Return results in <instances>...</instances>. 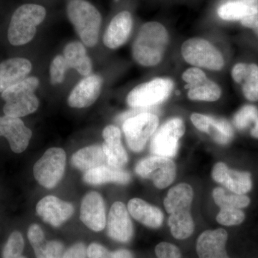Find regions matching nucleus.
<instances>
[{
    "label": "nucleus",
    "mask_w": 258,
    "mask_h": 258,
    "mask_svg": "<svg viewBox=\"0 0 258 258\" xmlns=\"http://www.w3.org/2000/svg\"><path fill=\"white\" fill-rule=\"evenodd\" d=\"M169 42V33L164 25L148 22L139 30L134 42L133 56L141 66L152 67L162 60Z\"/></svg>",
    "instance_id": "1"
},
{
    "label": "nucleus",
    "mask_w": 258,
    "mask_h": 258,
    "mask_svg": "<svg viewBox=\"0 0 258 258\" xmlns=\"http://www.w3.org/2000/svg\"><path fill=\"white\" fill-rule=\"evenodd\" d=\"M46 17V10L41 5L25 4L15 10L10 20L8 38L14 46H21L31 41L37 27Z\"/></svg>",
    "instance_id": "2"
},
{
    "label": "nucleus",
    "mask_w": 258,
    "mask_h": 258,
    "mask_svg": "<svg viewBox=\"0 0 258 258\" xmlns=\"http://www.w3.org/2000/svg\"><path fill=\"white\" fill-rule=\"evenodd\" d=\"M67 15L83 43L90 47L96 45L102 21L99 11L86 0H71Z\"/></svg>",
    "instance_id": "3"
},
{
    "label": "nucleus",
    "mask_w": 258,
    "mask_h": 258,
    "mask_svg": "<svg viewBox=\"0 0 258 258\" xmlns=\"http://www.w3.org/2000/svg\"><path fill=\"white\" fill-rule=\"evenodd\" d=\"M181 55L186 62L196 68L220 71L225 66L220 50L200 37H193L185 41L181 46Z\"/></svg>",
    "instance_id": "4"
},
{
    "label": "nucleus",
    "mask_w": 258,
    "mask_h": 258,
    "mask_svg": "<svg viewBox=\"0 0 258 258\" xmlns=\"http://www.w3.org/2000/svg\"><path fill=\"white\" fill-rule=\"evenodd\" d=\"M173 88L171 80L155 79L134 88L127 96V103L132 108H153L166 101Z\"/></svg>",
    "instance_id": "5"
},
{
    "label": "nucleus",
    "mask_w": 258,
    "mask_h": 258,
    "mask_svg": "<svg viewBox=\"0 0 258 258\" xmlns=\"http://www.w3.org/2000/svg\"><path fill=\"white\" fill-rule=\"evenodd\" d=\"M159 122L157 115L151 112L139 113L125 120L123 130L129 149L134 152H142L157 131Z\"/></svg>",
    "instance_id": "6"
},
{
    "label": "nucleus",
    "mask_w": 258,
    "mask_h": 258,
    "mask_svg": "<svg viewBox=\"0 0 258 258\" xmlns=\"http://www.w3.org/2000/svg\"><path fill=\"white\" fill-rule=\"evenodd\" d=\"M66 154L60 148H50L35 163L33 174L37 182L52 189L60 182L66 169Z\"/></svg>",
    "instance_id": "7"
},
{
    "label": "nucleus",
    "mask_w": 258,
    "mask_h": 258,
    "mask_svg": "<svg viewBox=\"0 0 258 258\" xmlns=\"http://www.w3.org/2000/svg\"><path fill=\"white\" fill-rule=\"evenodd\" d=\"M184 122L180 118H171L156 131L151 142L153 154L167 158L175 157L179 139L184 135Z\"/></svg>",
    "instance_id": "8"
},
{
    "label": "nucleus",
    "mask_w": 258,
    "mask_h": 258,
    "mask_svg": "<svg viewBox=\"0 0 258 258\" xmlns=\"http://www.w3.org/2000/svg\"><path fill=\"white\" fill-rule=\"evenodd\" d=\"M136 172L144 179H150L159 189H164L174 181L176 168L170 158L152 156L142 159L136 166Z\"/></svg>",
    "instance_id": "9"
},
{
    "label": "nucleus",
    "mask_w": 258,
    "mask_h": 258,
    "mask_svg": "<svg viewBox=\"0 0 258 258\" xmlns=\"http://www.w3.org/2000/svg\"><path fill=\"white\" fill-rule=\"evenodd\" d=\"M182 79L187 83V96L191 101H216L221 96L220 86L208 79L206 74L198 68L186 70Z\"/></svg>",
    "instance_id": "10"
},
{
    "label": "nucleus",
    "mask_w": 258,
    "mask_h": 258,
    "mask_svg": "<svg viewBox=\"0 0 258 258\" xmlns=\"http://www.w3.org/2000/svg\"><path fill=\"white\" fill-rule=\"evenodd\" d=\"M108 235L117 242L126 243L132 240L134 227L124 204L115 202L112 205L107 221Z\"/></svg>",
    "instance_id": "11"
},
{
    "label": "nucleus",
    "mask_w": 258,
    "mask_h": 258,
    "mask_svg": "<svg viewBox=\"0 0 258 258\" xmlns=\"http://www.w3.org/2000/svg\"><path fill=\"white\" fill-rule=\"evenodd\" d=\"M32 132L20 118L0 116V137H6L13 152L20 154L26 150Z\"/></svg>",
    "instance_id": "12"
},
{
    "label": "nucleus",
    "mask_w": 258,
    "mask_h": 258,
    "mask_svg": "<svg viewBox=\"0 0 258 258\" xmlns=\"http://www.w3.org/2000/svg\"><path fill=\"white\" fill-rule=\"evenodd\" d=\"M80 218L85 225L95 232H101L106 225V208L101 195L91 191L83 198Z\"/></svg>",
    "instance_id": "13"
},
{
    "label": "nucleus",
    "mask_w": 258,
    "mask_h": 258,
    "mask_svg": "<svg viewBox=\"0 0 258 258\" xmlns=\"http://www.w3.org/2000/svg\"><path fill=\"white\" fill-rule=\"evenodd\" d=\"M212 179L223 184L232 192L244 195L252 189V183L249 172L229 169L225 163L218 162L212 169Z\"/></svg>",
    "instance_id": "14"
},
{
    "label": "nucleus",
    "mask_w": 258,
    "mask_h": 258,
    "mask_svg": "<svg viewBox=\"0 0 258 258\" xmlns=\"http://www.w3.org/2000/svg\"><path fill=\"white\" fill-rule=\"evenodd\" d=\"M103 79L98 75H91L80 81L70 93L68 103L72 108H87L98 99L101 92Z\"/></svg>",
    "instance_id": "15"
},
{
    "label": "nucleus",
    "mask_w": 258,
    "mask_h": 258,
    "mask_svg": "<svg viewBox=\"0 0 258 258\" xmlns=\"http://www.w3.org/2000/svg\"><path fill=\"white\" fill-rule=\"evenodd\" d=\"M37 215L47 223L60 227L72 216L74 206L55 196H46L39 201L36 206Z\"/></svg>",
    "instance_id": "16"
},
{
    "label": "nucleus",
    "mask_w": 258,
    "mask_h": 258,
    "mask_svg": "<svg viewBox=\"0 0 258 258\" xmlns=\"http://www.w3.org/2000/svg\"><path fill=\"white\" fill-rule=\"evenodd\" d=\"M133 28V17L128 10L120 11L110 22L104 36L103 42L110 49L122 46L128 40Z\"/></svg>",
    "instance_id": "17"
},
{
    "label": "nucleus",
    "mask_w": 258,
    "mask_h": 258,
    "mask_svg": "<svg viewBox=\"0 0 258 258\" xmlns=\"http://www.w3.org/2000/svg\"><path fill=\"white\" fill-rule=\"evenodd\" d=\"M227 238V232L223 229L205 231L197 242L199 258H230L225 249Z\"/></svg>",
    "instance_id": "18"
},
{
    "label": "nucleus",
    "mask_w": 258,
    "mask_h": 258,
    "mask_svg": "<svg viewBox=\"0 0 258 258\" xmlns=\"http://www.w3.org/2000/svg\"><path fill=\"white\" fill-rule=\"evenodd\" d=\"M104 143L102 145L108 165L122 168L128 162V154L121 143L120 129L115 125L106 126L103 132Z\"/></svg>",
    "instance_id": "19"
},
{
    "label": "nucleus",
    "mask_w": 258,
    "mask_h": 258,
    "mask_svg": "<svg viewBox=\"0 0 258 258\" xmlns=\"http://www.w3.org/2000/svg\"><path fill=\"white\" fill-rule=\"evenodd\" d=\"M31 62L23 57H13L0 63V93L26 79L31 72Z\"/></svg>",
    "instance_id": "20"
},
{
    "label": "nucleus",
    "mask_w": 258,
    "mask_h": 258,
    "mask_svg": "<svg viewBox=\"0 0 258 258\" xmlns=\"http://www.w3.org/2000/svg\"><path fill=\"white\" fill-rule=\"evenodd\" d=\"M258 13V0H220L217 8L219 18L225 21H237Z\"/></svg>",
    "instance_id": "21"
},
{
    "label": "nucleus",
    "mask_w": 258,
    "mask_h": 258,
    "mask_svg": "<svg viewBox=\"0 0 258 258\" xmlns=\"http://www.w3.org/2000/svg\"><path fill=\"white\" fill-rule=\"evenodd\" d=\"M196 128L208 134L218 144H227L233 139V128L227 120L222 118L200 115L196 120Z\"/></svg>",
    "instance_id": "22"
},
{
    "label": "nucleus",
    "mask_w": 258,
    "mask_h": 258,
    "mask_svg": "<svg viewBox=\"0 0 258 258\" xmlns=\"http://www.w3.org/2000/svg\"><path fill=\"white\" fill-rule=\"evenodd\" d=\"M128 210L137 221L151 228H159L164 220V215L157 207L139 198L131 200L128 204Z\"/></svg>",
    "instance_id": "23"
},
{
    "label": "nucleus",
    "mask_w": 258,
    "mask_h": 258,
    "mask_svg": "<svg viewBox=\"0 0 258 258\" xmlns=\"http://www.w3.org/2000/svg\"><path fill=\"white\" fill-rule=\"evenodd\" d=\"M83 180L91 185H101L108 182L128 184L131 181V175L128 171L121 168L103 165L86 171Z\"/></svg>",
    "instance_id": "24"
},
{
    "label": "nucleus",
    "mask_w": 258,
    "mask_h": 258,
    "mask_svg": "<svg viewBox=\"0 0 258 258\" xmlns=\"http://www.w3.org/2000/svg\"><path fill=\"white\" fill-rule=\"evenodd\" d=\"M63 56L70 69L76 70L79 74L87 76L92 72V60L81 42L75 41L68 44L64 47Z\"/></svg>",
    "instance_id": "25"
},
{
    "label": "nucleus",
    "mask_w": 258,
    "mask_h": 258,
    "mask_svg": "<svg viewBox=\"0 0 258 258\" xmlns=\"http://www.w3.org/2000/svg\"><path fill=\"white\" fill-rule=\"evenodd\" d=\"M71 163L76 169L88 171L104 165L106 157L102 146L92 145L83 148L75 153Z\"/></svg>",
    "instance_id": "26"
},
{
    "label": "nucleus",
    "mask_w": 258,
    "mask_h": 258,
    "mask_svg": "<svg viewBox=\"0 0 258 258\" xmlns=\"http://www.w3.org/2000/svg\"><path fill=\"white\" fill-rule=\"evenodd\" d=\"M192 188L186 183L176 185L171 188L164 199V207L169 214L189 210L192 203Z\"/></svg>",
    "instance_id": "27"
},
{
    "label": "nucleus",
    "mask_w": 258,
    "mask_h": 258,
    "mask_svg": "<svg viewBox=\"0 0 258 258\" xmlns=\"http://www.w3.org/2000/svg\"><path fill=\"white\" fill-rule=\"evenodd\" d=\"M39 100L35 93H28L13 98L5 103L3 111L5 115L21 118L37 111Z\"/></svg>",
    "instance_id": "28"
},
{
    "label": "nucleus",
    "mask_w": 258,
    "mask_h": 258,
    "mask_svg": "<svg viewBox=\"0 0 258 258\" xmlns=\"http://www.w3.org/2000/svg\"><path fill=\"white\" fill-rule=\"evenodd\" d=\"M169 226L171 235L178 240L188 238L192 235L195 230V223L189 210L170 214Z\"/></svg>",
    "instance_id": "29"
},
{
    "label": "nucleus",
    "mask_w": 258,
    "mask_h": 258,
    "mask_svg": "<svg viewBox=\"0 0 258 258\" xmlns=\"http://www.w3.org/2000/svg\"><path fill=\"white\" fill-rule=\"evenodd\" d=\"M212 197L215 203L222 208H234L242 209L248 206L250 200L244 195H239L227 191L222 187H217L212 191Z\"/></svg>",
    "instance_id": "30"
},
{
    "label": "nucleus",
    "mask_w": 258,
    "mask_h": 258,
    "mask_svg": "<svg viewBox=\"0 0 258 258\" xmlns=\"http://www.w3.org/2000/svg\"><path fill=\"white\" fill-rule=\"evenodd\" d=\"M39 86H40V80L37 77L31 76V77L26 78L5 90L2 93L1 97L5 102L9 101L17 97L28 94V93H35Z\"/></svg>",
    "instance_id": "31"
},
{
    "label": "nucleus",
    "mask_w": 258,
    "mask_h": 258,
    "mask_svg": "<svg viewBox=\"0 0 258 258\" xmlns=\"http://www.w3.org/2000/svg\"><path fill=\"white\" fill-rule=\"evenodd\" d=\"M244 96L250 101H258V66L247 64V72L242 80Z\"/></svg>",
    "instance_id": "32"
},
{
    "label": "nucleus",
    "mask_w": 258,
    "mask_h": 258,
    "mask_svg": "<svg viewBox=\"0 0 258 258\" xmlns=\"http://www.w3.org/2000/svg\"><path fill=\"white\" fill-rule=\"evenodd\" d=\"M36 258H62L64 246L57 240L46 241L32 247Z\"/></svg>",
    "instance_id": "33"
},
{
    "label": "nucleus",
    "mask_w": 258,
    "mask_h": 258,
    "mask_svg": "<svg viewBox=\"0 0 258 258\" xmlns=\"http://www.w3.org/2000/svg\"><path fill=\"white\" fill-rule=\"evenodd\" d=\"M25 241L23 235L18 231H15L8 238L3 251V258H14L23 254Z\"/></svg>",
    "instance_id": "34"
},
{
    "label": "nucleus",
    "mask_w": 258,
    "mask_h": 258,
    "mask_svg": "<svg viewBox=\"0 0 258 258\" xmlns=\"http://www.w3.org/2000/svg\"><path fill=\"white\" fill-rule=\"evenodd\" d=\"M244 217L241 209L222 208L217 215V221L225 226L238 225L244 221Z\"/></svg>",
    "instance_id": "35"
},
{
    "label": "nucleus",
    "mask_w": 258,
    "mask_h": 258,
    "mask_svg": "<svg viewBox=\"0 0 258 258\" xmlns=\"http://www.w3.org/2000/svg\"><path fill=\"white\" fill-rule=\"evenodd\" d=\"M258 118V110L255 106H245L236 113L234 117V124L236 128L243 130Z\"/></svg>",
    "instance_id": "36"
},
{
    "label": "nucleus",
    "mask_w": 258,
    "mask_h": 258,
    "mask_svg": "<svg viewBox=\"0 0 258 258\" xmlns=\"http://www.w3.org/2000/svg\"><path fill=\"white\" fill-rule=\"evenodd\" d=\"M70 69L63 55L55 56L50 64V78L52 85L63 82L66 71Z\"/></svg>",
    "instance_id": "37"
},
{
    "label": "nucleus",
    "mask_w": 258,
    "mask_h": 258,
    "mask_svg": "<svg viewBox=\"0 0 258 258\" xmlns=\"http://www.w3.org/2000/svg\"><path fill=\"white\" fill-rule=\"evenodd\" d=\"M158 258H181L180 249L174 244L162 242L158 244L155 248Z\"/></svg>",
    "instance_id": "38"
},
{
    "label": "nucleus",
    "mask_w": 258,
    "mask_h": 258,
    "mask_svg": "<svg viewBox=\"0 0 258 258\" xmlns=\"http://www.w3.org/2000/svg\"><path fill=\"white\" fill-rule=\"evenodd\" d=\"M28 237L32 247L42 243V242L45 240L43 231H42L41 227L36 225V224H33L29 227Z\"/></svg>",
    "instance_id": "39"
},
{
    "label": "nucleus",
    "mask_w": 258,
    "mask_h": 258,
    "mask_svg": "<svg viewBox=\"0 0 258 258\" xmlns=\"http://www.w3.org/2000/svg\"><path fill=\"white\" fill-rule=\"evenodd\" d=\"M87 249L82 242H78L64 252L62 258H87Z\"/></svg>",
    "instance_id": "40"
},
{
    "label": "nucleus",
    "mask_w": 258,
    "mask_h": 258,
    "mask_svg": "<svg viewBox=\"0 0 258 258\" xmlns=\"http://www.w3.org/2000/svg\"><path fill=\"white\" fill-rule=\"evenodd\" d=\"M107 249L103 245L98 243H91L87 248L88 258H102Z\"/></svg>",
    "instance_id": "41"
},
{
    "label": "nucleus",
    "mask_w": 258,
    "mask_h": 258,
    "mask_svg": "<svg viewBox=\"0 0 258 258\" xmlns=\"http://www.w3.org/2000/svg\"><path fill=\"white\" fill-rule=\"evenodd\" d=\"M247 64L244 63H238L234 66L232 71V76L234 81L237 83H242L246 72H247Z\"/></svg>",
    "instance_id": "42"
},
{
    "label": "nucleus",
    "mask_w": 258,
    "mask_h": 258,
    "mask_svg": "<svg viewBox=\"0 0 258 258\" xmlns=\"http://www.w3.org/2000/svg\"><path fill=\"white\" fill-rule=\"evenodd\" d=\"M102 258H134V256L128 249H120L113 252L107 249Z\"/></svg>",
    "instance_id": "43"
},
{
    "label": "nucleus",
    "mask_w": 258,
    "mask_h": 258,
    "mask_svg": "<svg viewBox=\"0 0 258 258\" xmlns=\"http://www.w3.org/2000/svg\"><path fill=\"white\" fill-rule=\"evenodd\" d=\"M240 23L245 28L257 30L258 29V13L245 17L240 20Z\"/></svg>",
    "instance_id": "44"
},
{
    "label": "nucleus",
    "mask_w": 258,
    "mask_h": 258,
    "mask_svg": "<svg viewBox=\"0 0 258 258\" xmlns=\"http://www.w3.org/2000/svg\"><path fill=\"white\" fill-rule=\"evenodd\" d=\"M251 135H252L254 138L258 139V118L254 121L253 128L251 131Z\"/></svg>",
    "instance_id": "45"
},
{
    "label": "nucleus",
    "mask_w": 258,
    "mask_h": 258,
    "mask_svg": "<svg viewBox=\"0 0 258 258\" xmlns=\"http://www.w3.org/2000/svg\"><path fill=\"white\" fill-rule=\"evenodd\" d=\"M14 258H28L27 257H25V256H23V254L20 256H18V257H14Z\"/></svg>",
    "instance_id": "46"
},
{
    "label": "nucleus",
    "mask_w": 258,
    "mask_h": 258,
    "mask_svg": "<svg viewBox=\"0 0 258 258\" xmlns=\"http://www.w3.org/2000/svg\"><path fill=\"white\" fill-rule=\"evenodd\" d=\"M255 32H257V34L258 35V29H257V30H255Z\"/></svg>",
    "instance_id": "47"
}]
</instances>
